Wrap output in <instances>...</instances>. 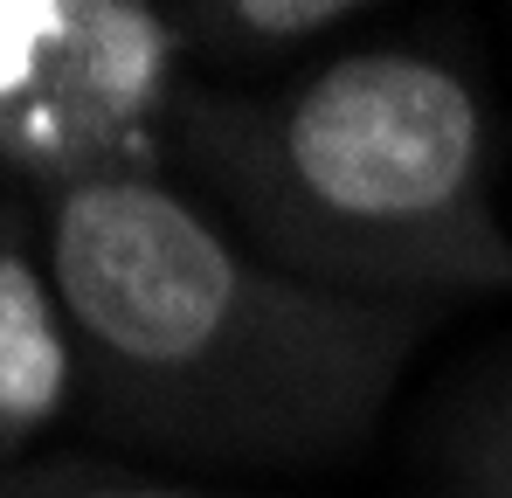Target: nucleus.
Segmentation results:
<instances>
[{
	"label": "nucleus",
	"mask_w": 512,
	"mask_h": 498,
	"mask_svg": "<svg viewBox=\"0 0 512 498\" xmlns=\"http://www.w3.org/2000/svg\"><path fill=\"white\" fill-rule=\"evenodd\" d=\"M436 471L450 498H512V339L443 409Z\"/></svg>",
	"instance_id": "423d86ee"
},
{
	"label": "nucleus",
	"mask_w": 512,
	"mask_h": 498,
	"mask_svg": "<svg viewBox=\"0 0 512 498\" xmlns=\"http://www.w3.org/2000/svg\"><path fill=\"white\" fill-rule=\"evenodd\" d=\"M173 166L236 243L305 284L429 312L512 298L492 104L436 49H340L250 90L187 83Z\"/></svg>",
	"instance_id": "f03ea898"
},
{
	"label": "nucleus",
	"mask_w": 512,
	"mask_h": 498,
	"mask_svg": "<svg viewBox=\"0 0 512 498\" xmlns=\"http://www.w3.org/2000/svg\"><path fill=\"white\" fill-rule=\"evenodd\" d=\"M180 63L173 7L0 0V180L56 201L104 173H167Z\"/></svg>",
	"instance_id": "7ed1b4c3"
},
{
	"label": "nucleus",
	"mask_w": 512,
	"mask_h": 498,
	"mask_svg": "<svg viewBox=\"0 0 512 498\" xmlns=\"http://www.w3.org/2000/svg\"><path fill=\"white\" fill-rule=\"evenodd\" d=\"M360 21H367L360 0H187L173 7L180 49L201 70H215V83H243V90L319 63V49Z\"/></svg>",
	"instance_id": "39448f33"
},
{
	"label": "nucleus",
	"mask_w": 512,
	"mask_h": 498,
	"mask_svg": "<svg viewBox=\"0 0 512 498\" xmlns=\"http://www.w3.org/2000/svg\"><path fill=\"white\" fill-rule=\"evenodd\" d=\"M0 498H236L215 485H187L167 471L104 464V457H28L0 464Z\"/></svg>",
	"instance_id": "0eeeda50"
},
{
	"label": "nucleus",
	"mask_w": 512,
	"mask_h": 498,
	"mask_svg": "<svg viewBox=\"0 0 512 498\" xmlns=\"http://www.w3.org/2000/svg\"><path fill=\"white\" fill-rule=\"evenodd\" d=\"M42 215L84 353V415L146 457L215 471L340 464L450 319L263 263L173 173H104L42 201Z\"/></svg>",
	"instance_id": "f257e3e1"
},
{
	"label": "nucleus",
	"mask_w": 512,
	"mask_h": 498,
	"mask_svg": "<svg viewBox=\"0 0 512 498\" xmlns=\"http://www.w3.org/2000/svg\"><path fill=\"white\" fill-rule=\"evenodd\" d=\"M70 409H84V353L56 284L49 215L35 194H0V464H28Z\"/></svg>",
	"instance_id": "20e7f679"
},
{
	"label": "nucleus",
	"mask_w": 512,
	"mask_h": 498,
	"mask_svg": "<svg viewBox=\"0 0 512 498\" xmlns=\"http://www.w3.org/2000/svg\"><path fill=\"white\" fill-rule=\"evenodd\" d=\"M0 194H14V187H7V180H0Z\"/></svg>",
	"instance_id": "6e6552de"
}]
</instances>
